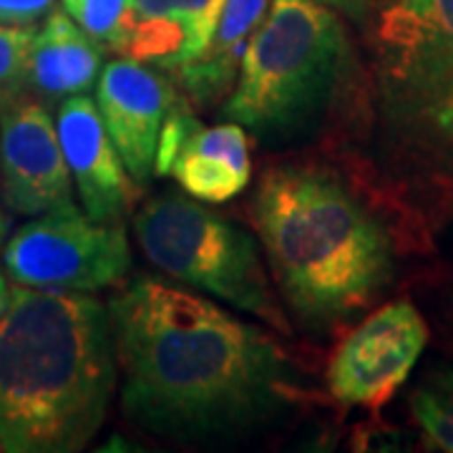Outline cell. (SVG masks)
<instances>
[{"instance_id":"cell-17","label":"cell","mask_w":453,"mask_h":453,"mask_svg":"<svg viewBox=\"0 0 453 453\" xmlns=\"http://www.w3.org/2000/svg\"><path fill=\"white\" fill-rule=\"evenodd\" d=\"M35 23H0V109L26 96Z\"/></svg>"},{"instance_id":"cell-5","label":"cell","mask_w":453,"mask_h":453,"mask_svg":"<svg viewBox=\"0 0 453 453\" xmlns=\"http://www.w3.org/2000/svg\"><path fill=\"white\" fill-rule=\"evenodd\" d=\"M350 61L345 26L315 0H273L252 35L222 116L265 146H288L320 127Z\"/></svg>"},{"instance_id":"cell-12","label":"cell","mask_w":453,"mask_h":453,"mask_svg":"<svg viewBox=\"0 0 453 453\" xmlns=\"http://www.w3.org/2000/svg\"><path fill=\"white\" fill-rule=\"evenodd\" d=\"M225 0H127L116 56L174 71L207 49Z\"/></svg>"},{"instance_id":"cell-11","label":"cell","mask_w":453,"mask_h":453,"mask_svg":"<svg viewBox=\"0 0 453 453\" xmlns=\"http://www.w3.org/2000/svg\"><path fill=\"white\" fill-rule=\"evenodd\" d=\"M56 129L68 172L79 187L83 211L96 222H124L136 207L139 184L121 162L101 121L96 101L86 94L64 98Z\"/></svg>"},{"instance_id":"cell-4","label":"cell","mask_w":453,"mask_h":453,"mask_svg":"<svg viewBox=\"0 0 453 453\" xmlns=\"http://www.w3.org/2000/svg\"><path fill=\"white\" fill-rule=\"evenodd\" d=\"M371 49L383 159L408 187L453 199V0H388Z\"/></svg>"},{"instance_id":"cell-1","label":"cell","mask_w":453,"mask_h":453,"mask_svg":"<svg viewBox=\"0 0 453 453\" xmlns=\"http://www.w3.org/2000/svg\"><path fill=\"white\" fill-rule=\"evenodd\" d=\"M109 312L121 408L149 434L240 436L282 418L300 398L282 345L204 297L139 277Z\"/></svg>"},{"instance_id":"cell-21","label":"cell","mask_w":453,"mask_h":453,"mask_svg":"<svg viewBox=\"0 0 453 453\" xmlns=\"http://www.w3.org/2000/svg\"><path fill=\"white\" fill-rule=\"evenodd\" d=\"M315 3H323L327 8H335V11L353 18L357 23H363L368 18V0H315Z\"/></svg>"},{"instance_id":"cell-13","label":"cell","mask_w":453,"mask_h":453,"mask_svg":"<svg viewBox=\"0 0 453 453\" xmlns=\"http://www.w3.org/2000/svg\"><path fill=\"white\" fill-rule=\"evenodd\" d=\"M106 50L76 26V20L50 8L46 23L35 31L28 61V94L46 106L96 86Z\"/></svg>"},{"instance_id":"cell-23","label":"cell","mask_w":453,"mask_h":453,"mask_svg":"<svg viewBox=\"0 0 453 453\" xmlns=\"http://www.w3.org/2000/svg\"><path fill=\"white\" fill-rule=\"evenodd\" d=\"M8 229H11V219H8V214H5V204H3V196H0V244L5 242Z\"/></svg>"},{"instance_id":"cell-16","label":"cell","mask_w":453,"mask_h":453,"mask_svg":"<svg viewBox=\"0 0 453 453\" xmlns=\"http://www.w3.org/2000/svg\"><path fill=\"white\" fill-rule=\"evenodd\" d=\"M411 413L436 451L453 453V371L431 372L411 395Z\"/></svg>"},{"instance_id":"cell-20","label":"cell","mask_w":453,"mask_h":453,"mask_svg":"<svg viewBox=\"0 0 453 453\" xmlns=\"http://www.w3.org/2000/svg\"><path fill=\"white\" fill-rule=\"evenodd\" d=\"M56 0H0V23H35L49 16Z\"/></svg>"},{"instance_id":"cell-8","label":"cell","mask_w":453,"mask_h":453,"mask_svg":"<svg viewBox=\"0 0 453 453\" xmlns=\"http://www.w3.org/2000/svg\"><path fill=\"white\" fill-rule=\"evenodd\" d=\"M428 342L421 312L408 300L375 310L340 342L325 383L342 405L383 408L413 372Z\"/></svg>"},{"instance_id":"cell-15","label":"cell","mask_w":453,"mask_h":453,"mask_svg":"<svg viewBox=\"0 0 453 453\" xmlns=\"http://www.w3.org/2000/svg\"><path fill=\"white\" fill-rule=\"evenodd\" d=\"M169 177L199 202L219 204L237 196L250 184V142L244 127L226 121L199 127L181 146Z\"/></svg>"},{"instance_id":"cell-2","label":"cell","mask_w":453,"mask_h":453,"mask_svg":"<svg viewBox=\"0 0 453 453\" xmlns=\"http://www.w3.org/2000/svg\"><path fill=\"white\" fill-rule=\"evenodd\" d=\"M250 219L285 305L310 333H333L390 285L388 226L325 164L270 166Z\"/></svg>"},{"instance_id":"cell-18","label":"cell","mask_w":453,"mask_h":453,"mask_svg":"<svg viewBox=\"0 0 453 453\" xmlns=\"http://www.w3.org/2000/svg\"><path fill=\"white\" fill-rule=\"evenodd\" d=\"M61 5L88 38H94L106 53H116L127 18V0H61Z\"/></svg>"},{"instance_id":"cell-7","label":"cell","mask_w":453,"mask_h":453,"mask_svg":"<svg viewBox=\"0 0 453 453\" xmlns=\"http://www.w3.org/2000/svg\"><path fill=\"white\" fill-rule=\"evenodd\" d=\"M0 262L26 288L96 292L129 275L131 250L124 222H96L65 202L20 226Z\"/></svg>"},{"instance_id":"cell-9","label":"cell","mask_w":453,"mask_h":453,"mask_svg":"<svg viewBox=\"0 0 453 453\" xmlns=\"http://www.w3.org/2000/svg\"><path fill=\"white\" fill-rule=\"evenodd\" d=\"M0 196L23 217L73 202L56 121L49 106L31 94L0 109Z\"/></svg>"},{"instance_id":"cell-6","label":"cell","mask_w":453,"mask_h":453,"mask_svg":"<svg viewBox=\"0 0 453 453\" xmlns=\"http://www.w3.org/2000/svg\"><path fill=\"white\" fill-rule=\"evenodd\" d=\"M134 234L146 259L177 282L222 300L290 338L257 242L187 192H162L134 211Z\"/></svg>"},{"instance_id":"cell-3","label":"cell","mask_w":453,"mask_h":453,"mask_svg":"<svg viewBox=\"0 0 453 453\" xmlns=\"http://www.w3.org/2000/svg\"><path fill=\"white\" fill-rule=\"evenodd\" d=\"M116 380L109 305L88 292L11 290L0 318V451L86 449Z\"/></svg>"},{"instance_id":"cell-19","label":"cell","mask_w":453,"mask_h":453,"mask_svg":"<svg viewBox=\"0 0 453 453\" xmlns=\"http://www.w3.org/2000/svg\"><path fill=\"white\" fill-rule=\"evenodd\" d=\"M202 127L192 109H187L179 98V104L164 119L159 144H157V157H154V177H169L172 164L179 157L181 146L189 142V136Z\"/></svg>"},{"instance_id":"cell-10","label":"cell","mask_w":453,"mask_h":453,"mask_svg":"<svg viewBox=\"0 0 453 453\" xmlns=\"http://www.w3.org/2000/svg\"><path fill=\"white\" fill-rule=\"evenodd\" d=\"M177 104L174 83L154 65L119 56L101 68L96 109L121 162L139 187L154 177L164 119Z\"/></svg>"},{"instance_id":"cell-14","label":"cell","mask_w":453,"mask_h":453,"mask_svg":"<svg viewBox=\"0 0 453 453\" xmlns=\"http://www.w3.org/2000/svg\"><path fill=\"white\" fill-rule=\"evenodd\" d=\"M273 0H225L207 49L177 71L179 83L199 106L225 101L237 81L247 46Z\"/></svg>"},{"instance_id":"cell-22","label":"cell","mask_w":453,"mask_h":453,"mask_svg":"<svg viewBox=\"0 0 453 453\" xmlns=\"http://www.w3.org/2000/svg\"><path fill=\"white\" fill-rule=\"evenodd\" d=\"M8 297H11V290H8V282H5V270L0 265V318H3V312L8 308Z\"/></svg>"}]
</instances>
